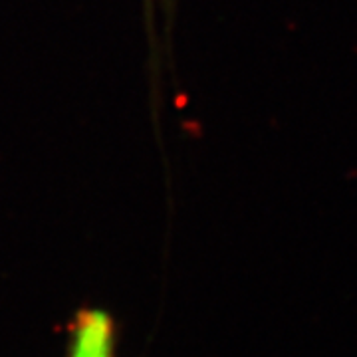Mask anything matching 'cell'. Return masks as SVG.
Segmentation results:
<instances>
[{"label": "cell", "mask_w": 357, "mask_h": 357, "mask_svg": "<svg viewBox=\"0 0 357 357\" xmlns=\"http://www.w3.org/2000/svg\"><path fill=\"white\" fill-rule=\"evenodd\" d=\"M115 330L112 318L100 310L79 312L72 324L68 357H114Z\"/></svg>", "instance_id": "cell-1"}]
</instances>
